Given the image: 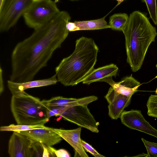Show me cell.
Returning a JSON list of instances; mask_svg holds the SVG:
<instances>
[{
    "label": "cell",
    "mask_w": 157,
    "mask_h": 157,
    "mask_svg": "<svg viewBox=\"0 0 157 157\" xmlns=\"http://www.w3.org/2000/svg\"><path fill=\"white\" fill-rule=\"evenodd\" d=\"M71 19L68 12L60 11L47 23L34 30L29 36L17 44L11 54L10 81L22 83L33 80L67 36L69 31L66 25Z\"/></svg>",
    "instance_id": "obj_1"
},
{
    "label": "cell",
    "mask_w": 157,
    "mask_h": 157,
    "mask_svg": "<svg viewBox=\"0 0 157 157\" xmlns=\"http://www.w3.org/2000/svg\"><path fill=\"white\" fill-rule=\"evenodd\" d=\"M98 51L92 38L82 36L77 39L72 53L62 59L55 68L58 82L65 86L81 82L94 69Z\"/></svg>",
    "instance_id": "obj_2"
},
{
    "label": "cell",
    "mask_w": 157,
    "mask_h": 157,
    "mask_svg": "<svg viewBox=\"0 0 157 157\" xmlns=\"http://www.w3.org/2000/svg\"><path fill=\"white\" fill-rule=\"evenodd\" d=\"M122 32L125 39L127 62L133 72L139 70L148 49L155 41L157 33L144 13L138 11L132 13Z\"/></svg>",
    "instance_id": "obj_3"
},
{
    "label": "cell",
    "mask_w": 157,
    "mask_h": 157,
    "mask_svg": "<svg viewBox=\"0 0 157 157\" xmlns=\"http://www.w3.org/2000/svg\"><path fill=\"white\" fill-rule=\"evenodd\" d=\"M10 108L17 124L44 125L49 120L48 108L39 98L25 91L12 95Z\"/></svg>",
    "instance_id": "obj_4"
},
{
    "label": "cell",
    "mask_w": 157,
    "mask_h": 157,
    "mask_svg": "<svg viewBox=\"0 0 157 157\" xmlns=\"http://www.w3.org/2000/svg\"><path fill=\"white\" fill-rule=\"evenodd\" d=\"M58 0L34 1L23 16L25 23L36 30L50 21L60 11L57 3Z\"/></svg>",
    "instance_id": "obj_5"
},
{
    "label": "cell",
    "mask_w": 157,
    "mask_h": 157,
    "mask_svg": "<svg viewBox=\"0 0 157 157\" xmlns=\"http://www.w3.org/2000/svg\"><path fill=\"white\" fill-rule=\"evenodd\" d=\"M58 107L57 116L61 117L67 121L93 132H99V123L90 113L87 105Z\"/></svg>",
    "instance_id": "obj_6"
},
{
    "label": "cell",
    "mask_w": 157,
    "mask_h": 157,
    "mask_svg": "<svg viewBox=\"0 0 157 157\" xmlns=\"http://www.w3.org/2000/svg\"><path fill=\"white\" fill-rule=\"evenodd\" d=\"M33 0H5L0 7V32L8 31L30 5Z\"/></svg>",
    "instance_id": "obj_7"
},
{
    "label": "cell",
    "mask_w": 157,
    "mask_h": 157,
    "mask_svg": "<svg viewBox=\"0 0 157 157\" xmlns=\"http://www.w3.org/2000/svg\"><path fill=\"white\" fill-rule=\"evenodd\" d=\"M120 118L122 123L128 128L157 138V130L145 119L140 110L132 109L124 111Z\"/></svg>",
    "instance_id": "obj_8"
},
{
    "label": "cell",
    "mask_w": 157,
    "mask_h": 157,
    "mask_svg": "<svg viewBox=\"0 0 157 157\" xmlns=\"http://www.w3.org/2000/svg\"><path fill=\"white\" fill-rule=\"evenodd\" d=\"M32 140L19 132H13L8 143L10 157H33Z\"/></svg>",
    "instance_id": "obj_9"
},
{
    "label": "cell",
    "mask_w": 157,
    "mask_h": 157,
    "mask_svg": "<svg viewBox=\"0 0 157 157\" xmlns=\"http://www.w3.org/2000/svg\"><path fill=\"white\" fill-rule=\"evenodd\" d=\"M132 96H128L117 92L111 86L105 96L109 103V115L113 119L120 118L124 109L130 103Z\"/></svg>",
    "instance_id": "obj_10"
},
{
    "label": "cell",
    "mask_w": 157,
    "mask_h": 157,
    "mask_svg": "<svg viewBox=\"0 0 157 157\" xmlns=\"http://www.w3.org/2000/svg\"><path fill=\"white\" fill-rule=\"evenodd\" d=\"M21 134L35 141L40 142L48 146L59 143L62 138L54 131L52 128L47 127L19 132Z\"/></svg>",
    "instance_id": "obj_11"
},
{
    "label": "cell",
    "mask_w": 157,
    "mask_h": 157,
    "mask_svg": "<svg viewBox=\"0 0 157 157\" xmlns=\"http://www.w3.org/2000/svg\"><path fill=\"white\" fill-rule=\"evenodd\" d=\"M52 129L73 148L75 150V156L89 157L82 145L80 138L81 127L71 130L56 128H52Z\"/></svg>",
    "instance_id": "obj_12"
},
{
    "label": "cell",
    "mask_w": 157,
    "mask_h": 157,
    "mask_svg": "<svg viewBox=\"0 0 157 157\" xmlns=\"http://www.w3.org/2000/svg\"><path fill=\"white\" fill-rule=\"evenodd\" d=\"M112 77L102 79L101 82H107L118 93L128 96H132L138 90L141 84L132 75L123 78L120 81H114Z\"/></svg>",
    "instance_id": "obj_13"
},
{
    "label": "cell",
    "mask_w": 157,
    "mask_h": 157,
    "mask_svg": "<svg viewBox=\"0 0 157 157\" xmlns=\"http://www.w3.org/2000/svg\"><path fill=\"white\" fill-rule=\"evenodd\" d=\"M58 82L55 74L48 78L33 80L22 83L15 82L9 80L7 81V85L12 94L13 95L24 91L28 89L54 85Z\"/></svg>",
    "instance_id": "obj_14"
},
{
    "label": "cell",
    "mask_w": 157,
    "mask_h": 157,
    "mask_svg": "<svg viewBox=\"0 0 157 157\" xmlns=\"http://www.w3.org/2000/svg\"><path fill=\"white\" fill-rule=\"evenodd\" d=\"M95 96L75 98H68L61 96L53 97L48 100L41 101L48 108L55 106H72L78 105H88L89 103L98 99Z\"/></svg>",
    "instance_id": "obj_15"
},
{
    "label": "cell",
    "mask_w": 157,
    "mask_h": 157,
    "mask_svg": "<svg viewBox=\"0 0 157 157\" xmlns=\"http://www.w3.org/2000/svg\"><path fill=\"white\" fill-rule=\"evenodd\" d=\"M118 69L117 66L114 63L94 69L82 80L81 82L89 85L94 82H101L102 79L107 77H116Z\"/></svg>",
    "instance_id": "obj_16"
},
{
    "label": "cell",
    "mask_w": 157,
    "mask_h": 157,
    "mask_svg": "<svg viewBox=\"0 0 157 157\" xmlns=\"http://www.w3.org/2000/svg\"><path fill=\"white\" fill-rule=\"evenodd\" d=\"M106 16L100 19L86 21H68L66 27L69 32L78 30H94L110 28L105 19Z\"/></svg>",
    "instance_id": "obj_17"
},
{
    "label": "cell",
    "mask_w": 157,
    "mask_h": 157,
    "mask_svg": "<svg viewBox=\"0 0 157 157\" xmlns=\"http://www.w3.org/2000/svg\"><path fill=\"white\" fill-rule=\"evenodd\" d=\"M128 18L129 16L126 13L114 14L110 17L109 25L112 29L122 31Z\"/></svg>",
    "instance_id": "obj_18"
},
{
    "label": "cell",
    "mask_w": 157,
    "mask_h": 157,
    "mask_svg": "<svg viewBox=\"0 0 157 157\" xmlns=\"http://www.w3.org/2000/svg\"><path fill=\"white\" fill-rule=\"evenodd\" d=\"M47 127L44 125H29L14 124L7 126H1L0 130L1 131H13L19 132L22 131L29 130L40 128H44Z\"/></svg>",
    "instance_id": "obj_19"
},
{
    "label": "cell",
    "mask_w": 157,
    "mask_h": 157,
    "mask_svg": "<svg viewBox=\"0 0 157 157\" xmlns=\"http://www.w3.org/2000/svg\"><path fill=\"white\" fill-rule=\"evenodd\" d=\"M146 105L148 115L157 118V95H151L149 97Z\"/></svg>",
    "instance_id": "obj_20"
},
{
    "label": "cell",
    "mask_w": 157,
    "mask_h": 157,
    "mask_svg": "<svg viewBox=\"0 0 157 157\" xmlns=\"http://www.w3.org/2000/svg\"><path fill=\"white\" fill-rule=\"evenodd\" d=\"M146 4L150 17L154 24L157 25V7L156 0H141Z\"/></svg>",
    "instance_id": "obj_21"
},
{
    "label": "cell",
    "mask_w": 157,
    "mask_h": 157,
    "mask_svg": "<svg viewBox=\"0 0 157 157\" xmlns=\"http://www.w3.org/2000/svg\"><path fill=\"white\" fill-rule=\"evenodd\" d=\"M147 152V157H157V143L151 142L141 138Z\"/></svg>",
    "instance_id": "obj_22"
},
{
    "label": "cell",
    "mask_w": 157,
    "mask_h": 157,
    "mask_svg": "<svg viewBox=\"0 0 157 157\" xmlns=\"http://www.w3.org/2000/svg\"><path fill=\"white\" fill-rule=\"evenodd\" d=\"M32 140L31 147L33 157H43L44 149L42 143Z\"/></svg>",
    "instance_id": "obj_23"
},
{
    "label": "cell",
    "mask_w": 157,
    "mask_h": 157,
    "mask_svg": "<svg viewBox=\"0 0 157 157\" xmlns=\"http://www.w3.org/2000/svg\"><path fill=\"white\" fill-rule=\"evenodd\" d=\"M82 145L84 150L91 154L95 157H104V156L101 155L90 144L85 141L82 140Z\"/></svg>",
    "instance_id": "obj_24"
},
{
    "label": "cell",
    "mask_w": 157,
    "mask_h": 157,
    "mask_svg": "<svg viewBox=\"0 0 157 157\" xmlns=\"http://www.w3.org/2000/svg\"><path fill=\"white\" fill-rule=\"evenodd\" d=\"M42 144L44 149L43 157H56L55 153L56 149L52 146H47L43 143Z\"/></svg>",
    "instance_id": "obj_25"
},
{
    "label": "cell",
    "mask_w": 157,
    "mask_h": 157,
    "mask_svg": "<svg viewBox=\"0 0 157 157\" xmlns=\"http://www.w3.org/2000/svg\"><path fill=\"white\" fill-rule=\"evenodd\" d=\"M55 154L57 157H70L71 156L68 152L65 149H63L56 150Z\"/></svg>",
    "instance_id": "obj_26"
},
{
    "label": "cell",
    "mask_w": 157,
    "mask_h": 157,
    "mask_svg": "<svg viewBox=\"0 0 157 157\" xmlns=\"http://www.w3.org/2000/svg\"><path fill=\"white\" fill-rule=\"evenodd\" d=\"M2 70L1 67H0V94H1L3 92L4 88L3 84V78H2Z\"/></svg>",
    "instance_id": "obj_27"
},
{
    "label": "cell",
    "mask_w": 157,
    "mask_h": 157,
    "mask_svg": "<svg viewBox=\"0 0 157 157\" xmlns=\"http://www.w3.org/2000/svg\"><path fill=\"white\" fill-rule=\"evenodd\" d=\"M118 2V3L117 4V6L119 5L124 0H116Z\"/></svg>",
    "instance_id": "obj_28"
},
{
    "label": "cell",
    "mask_w": 157,
    "mask_h": 157,
    "mask_svg": "<svg viewBox=\"0 0 157 157\" xmlns=\"http://www.w3.org/2000/svg\"><path fill=\"white\" fill-rule=\"evenodd\" d=\"M5 0H0V7H1L3 4Z\"/></svg>",
    "instance_id": "obj_29"
},
{
    "label": "cell",
    "mask_w": 157,
    "mask_h": 157,
    "mask_svg": "<svg viewBox=\"0 0 157 157\" xmlns=\"http://www.w3.org/2000/svg\"><path fill=\"white\" fill-rule=\"evenodd\" d=\"M155 93L156 94H157V88L156 89V90L155 91Z\"/></svg>",
    "instance_id": "obj_30"
},
{
    "label": "cell",
    "mask_w": 157,
    "mask_h": 157,
    "mask_svg": "<svg viewBox=\"0 0 157 157\" xmlns=\"http://www.w3.org/2000/svg\"><path fill=\"white\" fill-rule=\"evenodd\" d=\"M70 0L72 1H74L78 0Z\"/></svg>",
    "instance_id": "obj_31"
},
{
    "label": "cell",
    "mask_w": 157,
    "mask_h": 157,
    "mask_svg": "<svg viewBox=\"0 0 157 157\" xmlns=\"http://www.w3.org/2000/svg\"><path fill=\"white\" fill-rule=\"evenodd\" d=\"M156 68L157 69V64L156 65Z\"/></svg>",
    "instance_id": "obj_32"
},
{
    "label": "cell",
    "mask_w": 157,
    "mask_h": 157,
    "mask_svg": "<svg viewBox=\"0 0 157 157\" xmlns=\"http://www.w3.org/2000/svg\"><path fill=\"white\" fill-rule=\"evenodd\" d=\"M36 0H33V1H36Z\"/></svg>",
    "instance_id": "obj_33"
}]
</instances>
